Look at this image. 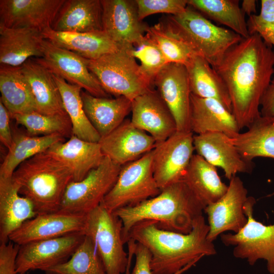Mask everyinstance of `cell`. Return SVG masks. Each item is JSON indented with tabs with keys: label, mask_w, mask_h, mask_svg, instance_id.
Instances as JSON below:
<instances>
[{
	"label": "cell",
	"mask_w": 274,
	"mask_h": 274,
	"mask_svg": "<svg viewBox=\"0 0 274 274\" xmlns=\"http://www.w3.org/2000/svg\"><path fill=\"white\" fill-rule=\"evenodd\" d=\"M229 95L232 113L240 129L261 116L262 96L274 74L273 49L257 33L230 48L215 69Z\"/></svg>",
	"instance_id": "obj_1"
},
{
	"label": "cell",
	"mask_w": 274,
	"mask_h": 274,
	"mask_svg": "<svg viewBox=\"0 0 274 274\" xmlns=\"http://www.w3.org/2000/svg\"><path fill=\"white\" fill-rule=\"evenodd\" d=\"M209 231L203 215L194 220L187 234L164 230L155 221L145 220L132 227L128 241L133 239L150 252L153 274H175L204 256L216 254L213 243L207 238Z\"/></svg>",
	"instance_id": "obj_2"
},
{
	"label": "cell",
	"mask_w": 274,
	"mask_h": 274,
	"mask_svg": "<svg viewBox=\"0 0 274 274\" xmlns=\"http://www.w3.org/2000/svg\"><path fill=\"white\" fill-rule=\"evenodd\" d=\"M204 206L182 180L162 189L157 195L135 206L120 208L114 213L122 223L124 244L132 227L145 220L155 221L164 230L187 234Z\"/></svg>",
	"instance_id": "obj_3"
},
{
	"label": "cell",
	"mask_w": 274,
	"mask_h": 274,
	"mask_svg": "<svg viewBox=\"0 0 274 274\" xmlns=\"http://www.w3.org/2000/svg\"><path fill=\"white\" fill-rule=\"evenodd\" d=\"M12 180L19 194L32 202L40 215L59 211L73 177L64 164L46 151L22 162L14 172Z\"/></svg>",
	"instance_id": "obj_4"
},
{
	"label": "cell",
	"mask_w": 274,
	"mask_h": 274,
	"mask_svg": "<svg viewBox=\"0 0 274 274\" xmlns=\"http://www.w3.org/2000/svg\"><path fill=\"white\" fill-rule=\"evenodd\" d=\"M194 53L215 69L228 50L243 39L232 30L218 26L190 6L168 19Z\"/></svg>",
	"instance_id": "obj_5"
},
{
	"label": "cell",
	"mask_w": 274,
	"mask_h": 274,
	"mask_svg": "<svg viewBox=\"0 0 274 274\" xmlns=\"http://www.w3.org/2000/svg\"><path fill=\"white\" fill-rule=\"evenodd\" d=\"M133 47L123 46L97 59H87L88 68L108 94L125 96L132 101L153 85L131 55Z\"/></svg>",
	"instance_id": "obj_6"
},
{
	"label": "cell",
	"mask_w": 274,
	"mask_h": 274,
	"mask_svg": "<svg viewBox=\"0 0 274 274\" xmlns=\"http://www.w3.org/2000/svg\"><path fill=\"white\" fill-rule=\"evenodd\" d=\"M122 226L120 219L101 204L86 215L83 234L93 241L107 274H123L128 265Z\"/></svg>",
	"instance_id": "obj_7"
},
{
	"label": "cell",
	"mask_w": 274,
	"mask_h": 274,
	"mask_svg": "<svg viewBox=\"0 0 274 274\" xmlns=\"http://www.w3.org/2000/svg\"><path fill=\"white\" fill-rule=\"evenodd\" d=\"M152 150L122 166L116 182L101 206L110 212L135 206L160 193L154 177Z\"/></svg>",
	"instance_id": "obj_8"
},
{
	"label": "cell",
	"mask_w": 274,
	"mask_h": 274,
	"mask_svg": "<svg viewBox=\"0 0 274 274\" xmlns=\"http://www.w3.org/2000/svg\"><path fill=\"white\" fill-rule=\"evenodd\" d=\"M122 167L105 156L83 179L68 184L59 211L87 215L100 204L115 184Z\"/></svg>",
	"instance_id": "obj_9"
},
{
	"label": "cell",
	"mask_w": 274,
	"mask_h": 274,
	"mask_svg": "<svg viewBox=\"0 0 274 274\" xmlns=\"http://www.w3.org/2000/svg\"><path fill=\"white\" fill-rule=\"evenodd\" d=\"M255 203V198L248 196L244 207L246 224L236 233H223L221 241L225 246L234 247L235 257L246 259L251 265L259 259L265 260L268 270L274 273V223L265 225L254 218Z\"/></svg>",
	"instance_id": "obj_10"
},
{
	"label": "cell",
	"mask_w": 274,
	"mask_h": 274,
	"mask_svg": "<svg viewBox=\"0 0 274 274\" xmlns=\"http://www.w3.org/2000/svg\"><path fill=\"white\" fill-rule=\"evenodd\" d=\"M193 133L177 131L152 150L154 178L161 190L182 180L194 155Z\"/></svg>",
	"instance_id": "obj_11"
},
{
	"label": "cell",
	"mask_w": 274,
	"mask_h": 274,
	"mask_svg": "<svg viewBox=\"0 0 274 274\" xmlns=\"http://www.w3.org/2000/svg\"><path fill=\"white\" fill-rule=\"evenodd\" d=\"M229 181L226 193L204 209L209 226L207 238L213 243L225 232H238L248 220L244 210L248 190L238 177L235 176Z\"/></svg>",
	"instance_id": "obj_12"
},
{
	"label": "cell",
	"mask_w": 274,
	"mask_h": 274,
	"mask_svg": "<svg viewBox=\"0 0 274 274\" xmlns=\"http://www.w3.org/2000/svg\"><path fill=\"white\" fill-rule=\"evenodd\" d=\"M82 233L29 242L19 245L16 259L18 274L44 271L67 261L84 238Z\"/></svg>",
	"instance_id": "obj_13"
},
{
	"label": "cell",
	"mask_w": 274,
	"mask_h": 274,
	"mask_svg": "<svg viewBox=\"0 0 274 274\" xmlns=\"http://www.w3.org/2000/svg\"><path fill=\"white\" fill-rule=\"evenodd\" d=\"M43 56L36 58L54 75L80 86L90 94L109 97L87 66V59L70 51L58 47L44 39Z\"/></svg>",
	"instance_id": "obj_14"
},
{
	"label": "cell",
	"mask_w": 274,
	"mask_h": 274,
	"mask_svg": "<svg viewBox=\"0 0 274 274\" xmlns=\"http://www.w3.org/2000/svg\"><path fill=\"white\" fill-rule=\"evenodd\" d=\"M153 84L172 113L177 131H191L190 127V96L189 78L185 65L167 64L156 76Z\"/></svg>",
	"instance_id": "obj_15"
},
{
	"label": "cell",
	"mask_w": 274,
	"mask_h": 274,
	"mask_svg": "<svg viewBox=\"0 0 274 274\" xmlns=\"http://www.w3.org/2000/svg\"><path fill=\"white\" fill-rule=\"evenodd\" d=\"M100 1L103 31L120 46L138 44L149 26L140 20L135 1Z\"/></svg>",
	"instance_id": "obj_16"
},
{
	"label": "cell",
	"mask_w": 274,
	"mask_h": 274,
	"mask_svg": "<svg viewBox=\"0 0 274 274\" xmlns=\"http://www.w3.org/2000/svg\"><path fill=\"white\" fill-rule=\"evenodd\" d=\"M65 0H1L0 25L42 33L52 27Z\"/></svg>",
	"instance_id": "obj_17"
},
{
	"label": "cell",
	"mask_w": 274,
	"mask_h": 274,
	"mask_svg": "<svg viewBox=\"0 0 274 274\" xmlns=\"http://www.w3.org/2000/svg\"><path fill=\"white\" fill-rule=\"evenodd\" d=\"M86 215L58 211L40 214L25 221L9 236L10 241L18 245L29 242L82 233Z\"/></svg>",
	"instance_id": "obj_18"
},
{
	"label": "cell",
	"mask_w": 274,
	"mask_h": 274,
	"mask_svg": "<svg viewBox=\"0 0 274 274\" xmlns=\"http://www.w3.org/2000/svg\"><path fill=\"white\" fill-rule=\"evenodd\" d=\"M131 123L152 136L156 144L177 131L176 121L157 90L150 89L132 100Z\"/></svg>",
	"instance_id": "obj_19"
},
{
	"label": "cell",
	"mask_w": 274,
	"mask_h": 274,
	"mask_svg": "<svg viewBox=\"0 0 274 274\" xmlns=\"http://www.w3.org/2000/svg\"><path fill=\"white\" fill-rule=\"evenodd\" d=\"M98 143L104 155L122 166L151 151L156 145L152 136L128 119Z\"/></svg>",
	"instance_id": "obj_20"
},
{
	"label": "cell",
	"mask_w": 274,
	"mask_h": 274,
	"mask_svg": "<svg viewBox=\"0 0 274 274\" xmlns=\"http://www.w3.org/2000/svg\"><path fill=\"white\" fill-rule=\"evenodd\" d=\"M193 144L196 154L216 167L222 168L229 180L237 173L251 174L253 169V162L245 160L223 133L194 135Z\"/></svg>",
	"instance_id": "obj_21"
},
{
	"label": "cell",
	"mask_w": 274,
	"mask_h": 274,
	"mask_svg": "<svg viewBox=\"0 0 274 274\" xmlns=\"http://www.w3.org/2000/svg\"><path fill=\"white\" fill-rule=\"evenodd\" d=\"M190 127L196 134L218 132L233 138L240 128L232 113L212 98L190 96Z\"/></svg>",
	"instance_id": "obj_22"
},
{
	"label": "cell",
	"mask_w": 274,
	"mask_h": 274,
	"mask_svg": "<svg viewBox=\"0 0 274 274\" xmlns=\"http://www.w3.org/2000/svg\"><path fill=\"white\" fill-rule=\"evenodd\" d=\"M46 152L71 170L75 182L83 179L105 156L99 143L84 141L74 135L67 141L54 144Z\"/></svg>",
	"instance_id": "obj_23"
},
{
	"label": "cell",
	"mask_w": 274,
	"mask_h": 274,
	"mask_svg": "<svg viewBox=\"0 0 274 274\" xmlns=\"http://www.w3.org/2000/svg\"><path fill=\"white\" fill-rule=\"evenodd\" d=\"M54 45L73 52L88 60L118 51L121 47L104 31L90 32L56 31L51 28L41 33Z\"/></svg>",
	"instance_id": "obj_24"
},
{
	"label": "cell",
	"mask_w": 274,
	"mask_h": 274,
	"mask_svg": "<svg viewBox=\"0 0 274 274\" xmlns=\"http://www.w3.org/2000/svg\"><path fill=\"white\" fill-rule=\"evenodd\" d=\"M44 40L35 30L0 25V64L19 66L28 59L42 57Z\"/></svg>",
	"instance_id": "obj_25"
},
{
	"label": "cell",
	"mask_w": 274,
	"mask_h": 274,
	"mask_svg": "<svg viewBox=\"0 0 274 274\" xmlns=\"http://www.w3.org/2000/svg\"><path fill=\"white\" fill-rule=\"evenodd\" d=\"M81 95L85 113L101 138L118 127L131 112L132 101L125 96L96 97L83 90Z\"/></svg>",
	"instance_id": "obj_26"
},
{
	"label": "cell",
	"mask_w": 274,
	"mask_h": 274,
	"mask_svg": "<svg viewBox=\"0 0 274 274\" xmlns=\"http://www.w3.org/2000/svg\"><path fill=\"white\" fill-rule=\"evenodd\" d=\"M38 215L32 202L21 195L12 180L0 178V243L9 241L10 235L23 223Z\"/></svg>",
	"instance_id": "obj_27"
},
{
	"label": "cell",
	"mask_w": 274,
	"mask_h": 274,
	"mask_svg": "<svg viewBox=\"0 0 274 274\" xmlns=\"http://www.w3.org/2000/svg\"><path fill=\"white\" fill-rule=\"evenodd\" d=\"M100 0H65L51 28L56 31H103Z\"/></svg>",
	"instance_id": "obj_28"
},
{
	"label": "cell",
	"mask_w": 274,
	"mask_h": 274,
	"mask_svg": "<svg viewBox=\"0 0 274 274\" xmlns=\"http://www.w3.org/2000/svg\"><path fill=\"white\" fill-rule=\"evenodd\" d=\"M21 66L31 88L37 112L45 115H67L53 74L36 58L28 59Z\"/></svg>",
	"instance_id": "obj_29"
},
{
	"label": "cell",
	"mask_w": 274,
	"mask_h": 274,
	"mask_svg": "<svg viewBox=\"0 0 274 274\" xmlns=\"http://www.w3.org/2000/svg\"><path fill=\"white\" fill-rule=\"evenodd\" d=\"M0 100L10 116L37 111L30 86L21 66L0 65Z\"/></svg>",
	"instance_id": "obj_30"
},
{
	"label": "cell",
	"mask_w": 274,
	"mask_h": 274,
	"mask_svg": "<svg viewBox=\"0 0 274 274\" xmlns=\"http://www.w3.org/2000/svg\"><path fill=\"white\" fill-rule=\"evenodd\" d=\"M182 181L204 207L220 199L228 189L216 167L197 154L193 155Z\"/></svg>",
	"instance_id": "obj_31"
},
{
	"label": "cell",
	"mask_w": 274,
	"mask_h": 274,
	"mask_svg": "<svg viewBox=\"0 0 274 274\" xmlns=\"http://www.w3.org/2000/svg\"><path fill=\"white\" fill-rule=\"evenodd\" d=\"M185 66L191 94L216 99L232 112L230 98L223 80L204 58L194 55Z\"/></svg>",
	"instance_id": "obj_32"
},
{
	"label": "cell",
	"mask_w": 274,
	"mask_h": 274,
	"mask_svg": "<svg viewBox=\"0 0 274 274\" xmlns=\"http://www.w3.org/2000/svg\"><path fill=\"white\" fill-rule=\"evenodd\" d=\"M229 140L247 161L257 157L274 159V116H260L247 131Z\"/></svg>",
	"instance_id": "obj_33"
},
{
	"label": "cell",
	"mask_w": 274,
	"mask_h": 274,
	"mask_svg": "<svg viewBox=\"0 0 274 274\" xmlns=\"http://www.w3.org/2000/svg\"><path fill=\"white\" fill-rule=\"evenodd\" d=\"M13 130V142L0 167V178H12L17 168L24 161L42 152L51 146L63 142V136L58 134L32 136L17 128Z\"/></svg>",
	"instance_id": "obj_34"
},
{
	"label": "cell",
	"mask_w": 274,
	"mask_h": 274,
	"mask_svg": "<svg viewBox=\"0 0 274 274\" xmlns=\"http://www.w3.org/2000/svg\"><path fill=\"white\" fill-rule=\"evenodd\" d=\"M59 89L64 110L70 119L73 135L84 141L98 143L101 139L88 118L84 110L81 93L82 88L54 75Z\"/></svg>",
	"instance_id": "obj_35"
},
{
	"label": "cell",
	"mask_w": 274,
	"mask_h": 274,
	"mask_svg": "<svg viewBox=\"0 0 274 274\" xmlns=\"http://www.w3.org/2000/svg\"><path fill=\"white\" fill-rule=\"evenodd\" d=\"M188 4L206 18L228 27L243 38L250 36L239 1L188 0Z\"/></svg>",
	"instance_id": "obj_36"
},
{
	"label": "cell",
	"mask_w": 274,
	"mask_h": 274,
	"mask_svg": "<svg viewBox=\"0 0 274 274\" xmlns=\"http://www.w3.org/2000/svg\"><path fill=\"white\" fill-rule=\"evenodd\" d=\"M146 34L157 45L168 63L186 65L192 57L196 55L168 20L149 26Z\"/></svg>",
	"instance_id": "obj_37"
},
{
	"label": "cell",
	"mask_w": 274,
	"mask_h": 274,
	"mask_svg": "<svg viewBox=\"0 0 274 274\" xmlns=\"http://www.w3.org/2000/svg\"><path fill=\"white\" fill-rule=\"evenodd\" d=\"M43 271L46 274H107L93 241L87 235L67 261Z\"/></svg>",
	"instance_id": "obj_38"
},
{
	"label": "cell",
	"mask_w": 274,
	"mask_h": 274,
	"mask_svg": "<svg viewBox=\"0 0 274 274\" xmlns=\"http://www.w3.org/2000/svg\"><path fill=\"white\" fill-rule=\"evenodd\" d=\"M17 125L23 126L32 136L58 134L64 138L72 135V125L67 115H45L37 111L11 116Z\"/></svg>",
	"instance_id": "obj_39"
},
{
	"label": "cell",
	"mask_w": 274,
	"mask_h": 274,
	"mask_svg": "<svg viewBox=\"0 0 274 274\" xmlns=\"http://www.w3.org/2000/svg\"><path fill=\"white\" fill-rule=\"evenodd\" d=\"M135 46L131 49V54L140 61L142 73L153 84L156 76L169 63L157 45L146 34Z\"/></svg>",
	"instance_id": "obj_40"
},
{
	"label": "cell",
	"mask_w": 274,
	"mask_h": 274,
	"mask_svg": "<svg viewBox=\"0 0 274 274\" xmlns=\"http://www.w3.org/2000/svg\"><path fill=\"white\" fill-rule=\"evenodd\" d=\"M247 24L249 35L257 33L274 53V0H261L259 14L249 16Z\"/></svg>",
	"instance_id": "obj_41"
},
{
	"label": "cell",
	"mask_w": 274,
	"mask_h": 274,
	"mask_svg": "<svg viewBox=\"0 0 274 274\" xmlns=\"http://www.w3.org/2000/svg\"><path fill=\"white\" fill-rule=\"evenodd\" d=\"M139 18L145 17L156 13H167L176 15L184 12L188 0H136Z\"/></svg>",
	"instance_id": "obj_42"
},
{
	"label": "cell",
	"mask_w": 274,
	"mask_h": 274,
	"mask_svg": "<svg viewBox=\"0 0 274 274\" xmlns=\"http://www.w3.org/2000/svg\"><path fill=\"white\" fill-rule=\"evenodd\" d=\"M20 246L9 242L0 245V274H18L16 259Z\"/></svg>",
	"instance_id": "obj_43"
},
{
	"label": "cell",
	"mask_w": 274,
	"mask_h": 274,
	"mask_svg": "<svg viewBox=\"0 0 274 274\" xmlns=\"http://www.w3.org/2000/svg\"><path fill=\"white\" fill-rule=\"evenodd\" d=\"M134 256L135 264L130 274H153L151 266V254L148 250L141 244L136 243ZM196 263H192L175 274H182Z\"/></svg>",
	"instance_id": "obj_44"
},
{
	"label": "cell",
	"mask_w": 274,
	"mask_h": 274,
	"mask_svg": "<svg viewBox=\"0 0 274 274\" xmlns=\"http://www.w3.org/2000/svg\"><path fill=\"white\" fill-rule=\"evenodd\" d=\"M10 114L0 100V141L9 149L13 142V130L10 125Z\"/></svg>",
	"instance_id": "obj_45"
},
{
	"label": "cell",
	"mask_w": 274,
	"mask_h": 274,
	"mask_svg": "<svg viewBox=\"0 0 274 274\" xmlns=\"http://www.w3.org/2000/svg\"><path fill=\"white\" fill-rule=\"evenodd\" d=\"M260 111L262 116H274V77L262 96Z\"/></svg>",
	"instance_id": "obj_46"
},
{
	"label": "cell",
	"mask_w": 274,
	"mask_h": 274,
	"mask_svg": "<svg viewBox=\"0 0 274 274\" xmlns=\"http://www.w3.org/2000/svg\"><path fill=\"white\" fill-rule=\"evenodd\" d=\"M241 7L244 13L250 16L256 12V1L244 0Z\"/></svg>",
	"instance_id": "obj_47"
},
{
	"label": "cell",
	"mask_w": 274,
	"mask_h": 274,
	"mask_svg": "<svg viewBox=\"0 0 274 274\" xmlns=\"http://www.w3.org/2000/svg\"><path fill=\"white\" fill-rule=\"evenodd\" d=\"M128 263L125 274H130V268L132 257L134 256V248L132 247H129L128 248Z\"/></svg>",
	"instance_id": "obj_48"
}]
</instances>
